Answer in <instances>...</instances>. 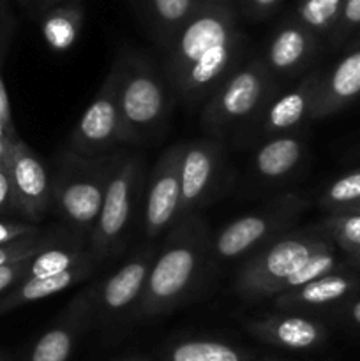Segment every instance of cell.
I'll list each match as a JSON object with an SVG mask.
<instances>
[{"mask_svg": "<svg viewBox=\"0 0 360 361\" xmlns=\"http://www.w3.org/2000/svg\"><path fill=\"white\" fill-rule=\"evenodd\" d=\"M247 330L260 341L289 351H307L323 341L321 324L299 314H270L249 321Z\"/></svg>", "mask_w": 360, "mask_h": 361, "instance_id": "16", "label": "cell"}, {"mask_svg": "<svg viewBox=\"0 0 360 361\" xmlns=\"http://www.w3.org/2000/svg\"><path fill=\"white\" fill-rule=\"evenodd\" d=\"M208 256V233L203 219L191 214L175 222L155 252L145 289L133 317L164 316L182 305L203 277Z\"/></svg>", "mask_w": 360, "mask_h": 361, "instance_id": "2", "label": "cell"}, {"mask_svg": "<svg viewBox=\"0 0 360 361\" xmlns=\"http://www.w3.org/2000/svg\"><path fill=\"white\" fill-rule=\"evenodd\" d=\"M95 263L81 264V267L71 268V270L64 271V274L53 275V277H42V279H27L21 281L14 289H11L2 300H0V314L7 312V310L18 309L27 303L39 302V300L49 298L59 293L66 291V289L73 288V286L80 284L90 274L94 271Z\"/></svg>", "mask_w": 360, "mask_h": 361, "instance_id": "19", "label": "cell"}, {"mask_svg": "<svg viewBox=\"0 0 360 361\" xmlns=\"http://www.w3.org/2000/svg\"><path fill=\"white\" fill-rule=\"evenodd\" d=\"M203 4L201 0H147L148 18L159 44L168 49Z\"/></svg>", "mask_w": 360, "mask_h": 361, "instance_id": "22", "label": "cell"}, {"mask_svg": "<svg viewBox=\"0 0 360 361\" xmlns=\"http://www.w3.org/2000/svg\"><path fill=\"white\" fill-rule=\"evenodd\" d=\"M184 143H176L161 154L152 169L145 194L143 235L147 242L157 238L161 233L169 231L180 219V162Z\"/></svg>", "mask_w": 360, "mask_h": 361, "instance_id": "10", "label": "cell"}, {"mask_svg": "<svg viewBox=\"0 0 360 361\" xmlns=\"http://www.w3.org/2000/svg\"><path fill=\"white\" fill-rule=\"evenodd\" d=\"M356 94H360V51L342 59L327 80L318 81L311 118L334 111L335 106Z\"/></svg>", "mask_w": 360, "mask_h": 361, "instance_id": "20", "label": "cell"}, {"mask_svg": "<svg viewBox=\"0 0 360 361\" xmlns=\"http://www.w3.org/2000/svg\"><path fill=\"white\" fill-rule=\"evenodd\" d=\"M62 242H67L62 233H49V235L39 233V235L27 236V238L16 240V242L7 243V245H0V267L34 257L35 254Z\"/></svg>", "mask_w": 360, "mask_h": 361, "instance_id": "26", "label": "cell"}, {"mask_svg": "<svg viewBox=\"0 0 360 361\" xmlns=\"http://www.w3.org/2000/svg\"><path fill=\"white\" fill-rule=\"evenodd\" d=\"M334 268H335V256L332 254V250L328 249V245L323 247L321 250L314 252L313 256H311L309 259H307L306 263H304L302 267H300L299 270H296L295 274L284 282V284H282L281 293L288 291V289H293V288H299V286L309 284V282L316 281V279L320 277H325V275L330 274ZM281 293H279V295H281Z\"/></svg>", "mask_w": 360, "mask_h": 361, "instance_id": "27", "label": "cell"}, {"mask_svg": "<svg viewBox=\"0 0 360 361\" xmlns=\"http://www.w3.org/2000/svg\"><path fill=\"white\" fill-rule=\"evenodd\" d=\"M0 123L6 127L7 133H13V126H11V106L9 97H7L6 85H4L2 78H0Z\"/></svg>", "mask_w": 360, "mask_h": 361, "instance_id": "35", "label": "cell"}, {"mask_svg": "<svg viewBox=\"0 0 360 361\" xmlns=\"http://www.w3.org/2000/svg\"><path fill=\"white\" fill-rule=\"evenodd\" d=\"M154 257L155 250L143 247L133 254L115 274L99 284L90 286L94 316L102 319H115L126 316L127 312L133 316L145 289Z\"/></svg>", "mask_w": 360, "mask_h": 361, "instance_id": "11", "label": "cell"}, {"mask_svg": "<svg viewBox=\"0 0 360 361\" xmlns=\"http://www.w3.org/2000/svg\"><path fill=\"white\" fill-rule=\"evenodd\" d=\"M335 238L349 249H360V214L346 215L328 222Z\"/></svg>", "mask_w": 360, "mask_h": 361, "instance_id": "30", "label": "cell"}, {"mask_svg": "<svg viewBox=\"0 0 360 361\" xmlns=\"http://www.w3.org/2000/svg\"><path fill=\"white\" fill-rule=\"evenodd\" d=\"M120 63L119 109L126 145L140 143L161 130L169 113L168 88L147 59L136 53L116 56Z\"/></svg>", "mask_w": 360, "mask_h": 361, "instance_id": "5", "label": "cell"}, {"mask_svg": "<svg viewBox=\"0 0 360 361\" xmlns=\"http://www.w3.org/2000/svg\"><path fill=\"white\" fill-rule=\"evenodd\" d=\"M356 201H360V171L335 180L323 196V203L327 207H346Z\"/></svg>", "mask_w": 360, "mask_h": 361, "instance_id": "29", "label": "cell"}, {"mask_svg": "<svg viewBox=\"0 0 360 361\" xmlns=\"http://www.w3.org/2000/svg\"><path fill=\"white\" fill-rule=\"evenodd\" d=\"M318 81L320 80L316 74H313L286 94L272 99L263 111L253 120V126H256L258 133L272 137L293 134V130L299 129L313 113Z\"/></svg>", "mask_w": 360, "mask_h": 361, "instance_id": "15", "label": "cell"}, {"mask_svg": "<svg viewBox=\"0 0 360 361\" xmlns=\"http://www.w3.org/2000/svg\"><path fill=\"white\" fill-rule=\"evenodd\" d=\"M352 289V282L341 275H325V277L316 279L309 284L299 286V288L288 289L274 298L277 309L284 312H295V310L316 309V307L328 305L342 296H346Z\"/></svg>", "mask_w": 360, "mask_h": 361, "instance_id": "21", "label": "cell"}, {"mask_svg": "<svg viewBox=\"0 0 360 361\" xmlns=\"http://www.w3.org/2000/svg\"><path fill=\"white\" fill-rule=\"evenodd\" d=\"M113 155L80 157L66 152L53 182V208L76 235L90 236L112 171Z\"/></svg>", "mask_w": 360, "mask_h": 361, "instance_id": "4", "label": "cell"}, {"mask_svg": "<svg viewBox=\"0 0 360 361\" xmlns=\"http://www.w3.org/2000/svg\"><path fill=\"white\" fill-rule=\"evenodd\" d=\"M41 229L32 222H9L0 221V245H7L27 236L39 235Z\"/></svg>", "mask_w": 360, "mask_h": 361, "instance_id": "32", "label": "cell"}, {"mask_svg": "<svg viewBox=\"0 0 360 361\" xmlns=\"http://www.w3.org/2000/svg\"><path fill=\"white\" fill-rule=\"evenodd\" d=\"M275 76L265 60L253 59L239 63L205 101L201 111L203 129L214 140H221L239 126L253 123L275 97Z\"/></svg>", "mask_w": 360, "mask_h": 361, "instance_id": "3", "label": "cell"}, {"mask_svg": "<svg viewBox=\"0 0 360 361\" xmlns=\"http://www.w3.org/2000/svg\"><path fill=\"white\" fill-rule=\"evenodd\" d=\"M120 63L115 59L94 101L88 104L69 136L67 152L80 157H106L126 145L119 109Z\"/></svg>", "mask_w": 360, "mask_h": 361, "instance_id": "9", "label": "cell"}, {"mask_svg": "<svg viewBox=\"0 0 360 361\" xmlns=\"http://www.w3.org/2000/svg\"><path fill=\"white\" fill-rule=\"evenodd\" d=\"M28 263H30V257L23 261H16V263L6 264V267H0V295L6 291H11V288H16L23 281L25 274L28 270Z\"/></svg>", "mask_w": 360, "mask_h": 361, "instance_id": "33", "label": "cell"}, {"mask_svg": "<svg viewBox=\"0 0 360 361\" xmlns=\"http://www.w3.org/2000/svg\"><path fill=\"white\" fill-rule=\"evenodd\" d=\"M205 4H222V0H201Z\"/></svg>", "mask_w": 360, "mask_h": 361, "instance_id": "38", "label": "cell"}, {"mask_svg": "<svg viewBox=\"0 0 360 361\" xmlns=\"http://www.w3.org/2000/svg\"><path fill=\"white\" fill-rule=\"evenodd\" d=\"M306 201L300 194H282L263 208L226 224L212 243V252L221 261L249 257L268 242L284 235L300 219Z\"/></svg>", "mask_w": 360, "mask_h": 361, "instance_id": "8", "label": "cell"}, {"mask_svg": "<svg viewBox=\"0 0 360 361\" xmlns=\"http://www.w3.org/2000/svg\"><path fill=\"white\" fill-rule=\"evenodd\" d=\"M94 317L92 289L87 288L74 296L66 307L55 326L41 335L32 349L30 361H67L73 353L74 342L83 328Z\"/></svg>", "mask_w": 360, "mask_h": 361, "instance_id": "14", "label": "cell"}, {"mask_svg": "<svg viewBox=\"0 0 360 361\" xmlns=\"http://www.w3.org/2000/svg\"><path fill=\"white\" fill-rule=\"evenodd\" d=\"M313 35L299 21L282 25L267 48L265 63L274 76H299L313 55Z\"/></svg>", "mask_w": 360, "mask_h": 361, "instance_id": "18", "label": "cell"}, {"mask_svg": "<svg viewBox=\"0 0 360 361\" xmlns=\"http://www.w3.org/2000/svg\"><path fill=\"white\" fill-rule=\"evenodd\" d=\"M306 147L296 134L274 136L260 145L253 157V173L260 183L275 185L299 171Z\"/></svg>", "mask_w": 360, "mask_h": 361, "instance_id": "17", "label": "cell"}, {"mask_svg": "<svg viewBox=\"0 0 360 361\" xmlns=\"http://www.w3.org/2000/svg\"><path fill=\"white\" fill-rule=\"evenodd\" d=\"M246 353L226 342L193 338L169 349L168 361H246Z\"/></svg>", "mask_w": 360, "mask_h": 361, "instance_id": "25", "label": "cell"}, {"mask_svg": "<svg viewBox=\"0 0 360 361\" xmlns=\"http://www.w3.org/2000/svg\"><path fill=\"white\" fill-rule=\"evenodd\" d=\"M327 247L313 233H284L251 254L235 275V289L244 300L275 298L282 284L313 256Z\"/></svg>", "mask_w": 360, "mask_h": 361, "instance_id": "6", "label": "cell"}, {"mask_svg": "<svg viewBox=\"0 0 360 361\" xmlns=\"http://www.w3.org/2000/svg\"><path fill=\"white\" fill-rule=\"evenodd\" d=\"M7 208L18 210L16 196H14L13 180H11L9 169V145H7L6 152L0 155V212L7 210Z\"/></svg>", "mask_w": 360, "mask_h": 361, "instance_id": "31", "label": "cell"}, {"mask_svg": "<svg viewBox=\"0 0 360 361\" xmlns=\"http://www.w3.org/2000/svg\"><path fill=\"white\" fill-rule=\"evenodd\" d=\"M87 263H95V261L92 257L90 250L81 249L78 240H73L69 243H56V245L49 247V249L30 257L28 270L25 274L23 281H27V279L53 277V275L64 274V271L71 270V268L81 267V264Z\"/></svg>", "mask_w": 360, "mask_h": 361, "instance_id": "23", "label": "cell"}, {"mask_svg": "<svg viewBox=\"0 0 360 361\" xmlns=\"http://www.w3.org/2000/svg\"><path fill=\"white\" fill-rule=\"evenodd\" d=\"M341 0H300L299 23L304 25L307 30H323L332 23L339 13Z\"/></svg>", "mask_w": 360, "mask_h": 361, "instance_id": "28", "label": "cell"}, {"mask_svg": "<svg viewBox=\"0 0 360 361\" xmlns=\"http://www.w3.org/2000/svg\"><path fill=\"white\" fill-rule=\"evenodd\" d=\"M83 14L76 6H60L46 16L42 35L53 51H67L80 34Z\"/></svg>", "mask_w": 360, "mask_h": 361, "instance_id": "24", "label": "cell"}, {"mask_svg": "<svg viewBox=\"0 0 360 361\" xmlns=\"http://www.w3.org/2000/svg\"><path fill=\"white\" fill-rule=\"evenodd\" d=\"M166 55V78L187 106L207 101L240 63L242 37L226 4H203Z\"/></svg>", "mask_w": 360, "mask_h": 361, "instance_id": "1", "label": "cell"}, {"mask_svg": "<svg viewBox=\"0 0 360 361\" xmlns=\"http://www.w3.org/2000/svg\"><path fill=\"white\" fill-rule=\"evenodd\" d=\"M9 169L18 210L37 224L53 207V182L37 155L14 137L9 143Z\"/></svg>", "mask_w": 360, "mask_h": 361, "instance_id": "13", "label": "cell"}, {"mask_svg": "<svg viewBox=\"0 0 360 361\" xmlns=\"http://www.w3.org/2000/svg\"><path fill=\"white\" fill-rule=\"evenodd\" d=\"M342 16H344L346 23H360V0H346Z\"/></svg>", "mask_w": 360, "mask_h": 361, "instance_id": "36", "label": "cell"}, {"mask_svg": "<svg viewBox=\"0 0 360 361\" xmlns=\"http://www.w3.org/2000/svg\"><path fill=\"white\" fill-rule=\"evenodd\" d=\"M140 182L141 159L136 155L113 154L101 212L88 236V250L95 263L116 256L126 245Z\"/></svg>", "mask_w": 360, "mask_h": 361, "instance_id": "7", "label": "cell"}, {"mask_svg": "<svg viewBox=\"0 0 360 361\" xmlns=\"http://www.w3.org/2000/svg\"><path fill=\"white\" fill-rule=\"evenodd\" d=\"M222 161L224 152L219 140H194L184 143L180 162V219L194 214V210L210 200L219 183Z\"/></svg>", "mask_w": 360, "mask_h": 361, "instance_id": "12", "label": "cell"}, {"mask_svg": "<svg viewBox=\"0 0 360 361\" xmlns=\"http://www.w3.org/2000/svg\"><path fill=\"white\" fill-rule=\"evenodd\" d=\"M352 317L360 324V302H356L352 309Z\"/></svg>", "mask_w": 360, "mask_h": 361, "instance_id": "37", "label": "cell"}, {"mask_svg": "<svg viewBox=\"0 0 360 361\" xmlns=\"http://www.w3.org/2000/svg\"><path fill=\"white\" fill-rule=\"evenodd\" d=\"M279 2L281 0H246V6L249 14H253L256 18H263L274 11Z\"/></svg>", "mask_w": 360, "mask_h": 361, "instance_id": "34", "label": "cell"}]
</instances>
